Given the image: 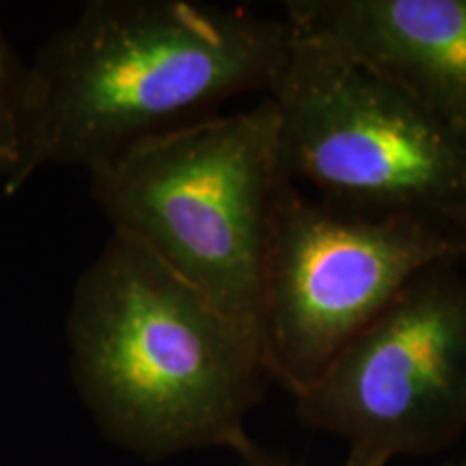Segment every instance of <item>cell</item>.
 Returning <instances> with one entry per match:
<instances>
[{
	"mask_svg": "<svg viewBox=\"0 0 466 466\" xmlns=\"http://www.w3.org/2000/svg\"><path fill=\"white\" fill-rule=\"evenodd\" d=\"M66 339L104 436L145 460L231 450L272 380L255 326L115 231L74 283Z\"/></svg>",
	"mask_w": 466,
	"mask_h": 466,
	"instance_id": "cell-1",
	"label": "cell"
},
{
	"mask_svg": "<svg viewBox=\"0 0 466 466\" xmlns=\"http://www.w3.org/2000/svg\"><path fill=\"white\" fill-rule=\"evenodd\" d=\"M294 42L285 20L195 0H91L31 61L39 168L93 167L145 138L270 96Z\"/></svg>",
	"mask_w": 466,
	"mask_h": 466,
	"instance_id": "cell-2",
	"label": "cell"
},
{
	"mask_svg": "<svg viewBox=\"0 0 466 466\" xmlns=\"http://www.w3.org/2000/svg\"><path fill=\"white\" fill-rule=\"evenodd\" d=\"M86 173L110 229L258 329L268 231L285 184L270 97L145 138Z\"/></svg>",
	"mask_w": 466,
	"mask_h": 466,
	"instance_id": "cell-3",
	"label": "cell"
},
{
	"mask_svg": "<svg viewBox=\"0 0 466 466\" xmlns=\"http://www.w3.org/2000/svg\"><path fill=\"white\" fill-rule=\"evenodd\" d=\"M268 97L285 182L337 206L447 223L466 203L464 134L333 46L294 33Z\"/></svg>",
	"mask_w": 466,
	"mask_h": 466,
	"instance_id": "cell-4",
	"label": "cell"
},
{
	"mask_svg": "<svg viewBox=\"0 0 466 466\" xmlns=\"http://www.w3.org/2000/svg\"><path fill=\"white\" fill-rule=\"evenodd\" d=\"M462 255L447 220L337 206L285 182L261 266L268 374L296 400L412 277Z\"/></svg>",
	"mask_w": 466,
	"mask_h": 466,
	"instance_id": "cell-5",
	"label": "cell"
},
{
	"mask_svg": "<svg viewBox=\"0 0 466 466\" xmlns=\"http://www.w3.org/2000/svg\"><path fill=\"white\" fill-rule=\"evenodd\" d=\"M428 266L330 360L296 410L376 466L430 456L466 430V277Z\"/></svg>",
	"mask_w": 466,
	"mask_h": 466,
	"instance_id": "cell-6",
	"label": "cell"
},
{
	"mask_svg": "<svg viewBox=\"0 0 466 466\" xmlns=\"http://www.w3.org/2000/svg\"><path fill=\"white\" fill-rule=\"evenodd\" d=\"M291 31L400 86L466 137V0H289Z\"/></svg>",
	"mask_w": 466,
	"mask_h": 466,
	"instance_id": "cell-7",
	"label": "cell"
},
{
	"mask_svg": "<svg viewBox=\"0 0 466 466\" xmlns=\"http://www.w3.org/2000/svg\"><path fill=\"white\" fill-rule=\"evenodd\" d=\"M42 97L31 61L0 26V184L7 195L22 190L39 171Z\"/></svg>",
	"mask_w": 466,
	"mask_h": 466,
	"instance_id": "cell-8",
	"label": "cell"
},
{
	"mask_svg": "<svg viewBox=\"0 0 466 466\" xmlns=\"http://www.w3.org/2000/svg\"><path fill=\"white\" fill-rule=\"evenodd\" d=\"M229 451H233L238 458H240L242 466H307V464L294 462V460L285 458L281 453L266 450V447L259 445V442L255 441L248 432L244 434L242 439H238V442ZM339 466H376V464H370L365 462V460L348 456Z\"/></svg>",
	"mask_w": 466,
	"mask_h": 466,
	"instance_id": "cell-9",
	"label": "cell"
},
{
	"mask_svg": "<svg viewBox=\"0 0 466 466\" xmlns=\"http://www.w3.org/2000/svg\"><path fill=\"white\" fill-rule=\"evenodd\" d=\"M450 223L456 227V231H458V236L462 238V242H464V255H466V203L462 208L458 209L456 214H453L451 217V220Z\"/></svg>",
	"mask_w": 466,
	"mask_h": 466,
	"instance_id": "cell-10",
	"label": "cell"
}]
</instances>
